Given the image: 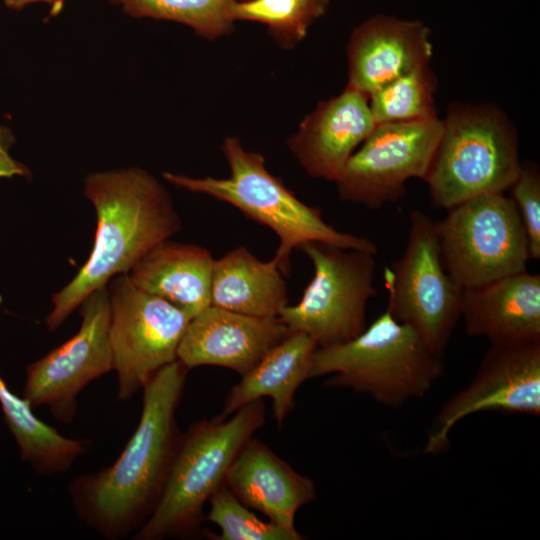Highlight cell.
Segmentation results:
<instances>
[{
  "label": "cell",
  "mask_w": 540,
  "mask_h": 540,
  "mask_svg": "<svg viewBox=\"0 0 540 540\" xmlns=\"http://www.w3.org/2000/svg\"><path fill=\"white\" fill-rule=\"evenodd\" d=\"M298 250L312 262L314 275L301 300L285 306L278 319L308 335L317 348L355 338L366 327L367 303L376 295L375 254L316 241Z\"/></svg>",
  "instance_id": "8"
},
{
  "label": "cell",
  "mask_w": 540,
  "mask_h": 540,
  "mask_svg": "<svg viewBox=\"0 0 540 540\" xmlns=\"http://www.w3.org/2000/svg\"><path fill=\"white\" fill-rule=\"evenodd\" d=\"M205 519L218 526L219 535L206 533L213 540H302L304 535L259 519L225 485L209 498Z\"/></svg>",
  "instance_id": "26"
},
{
  "label": "cell",
  "mask_w": 540,
  "mask_h": 540,
  "mask_svg": "<svg viewBox=\"0 0 540 540\" xmlns=\"http://www.w3.org/2000/svg\"><path fill=\"white\" fill-rule=\"evenodd\" d=\"M435 225L442 263L462 289L526 271L527 237L504 192L460 202Z\"/></svg>",
  "instance_id": "7"
},
{
  "label": "cell",
  "mask_w": 540,
  "mask_h": 540,
  "mask_svg": "<svg viewBox=\"0 0 540 540\" xmlns=\"http://www.w3.org/2000/svg\"><path fill=\"white\" fill-rule=\"evenodd\" d=\"M83 194L97 217L92 251L73 279L51 297L45 323L61 326L95 290L127 274L155 244L181 229V219L166 188L138 166L89 173Z\"/></svg>",
  "instance_id": "2"
},
{
  "label": "cell",
  "mask_w": 540,
  "mask_h": 540,
  "mask_svg": "<svg viewBox=\"0 0 540 540\" xmlns=\"http://www.w3.org/2000/svg\"><path fill=\"white\" fill-rule=\"evenodd\" d=\"M214 260L204 247L166 239L151 247L127 275L138 288L192 318L211 305Z\"/></svg>",
  "instance_id": "19"
},
{
  "label": "cell",
  "mask_w": 540,
  "mask_h": 540,
  "mask_svg": "<svg viewBox=\"0 0 540 540\" xmlns=\"http://www.w3.org/2000/svg\"><path fill=\"white\" fill-rule=\"evenodd\" d=\"M188 371L178 360L157 371L143 387L139 423L117 460L70 483L76 515L102 538L134 534L155 509L182 435L176 410Z\"/></svg>",
  "instance_id": "1"
},
{
  "label": "cell",
  "mask_w": 540,
  "mask_h": 540,
  "mask_svg": "<svg viewBox=\"0 0 540 540\" xmlns=\"http://www.w3.org/2000/svg\"><path fill=\"white\" fill-rule=\"evenodd\" d=\"M316 343L302 332H291L274 346L249 372L241 376L225 398L222 419L242 406L263 397L273 402V416L279 426L295 407L298 387L310 378Z\"/></svg>",
  "instance_id": "20"
},
{
  "label": "cell",
  "mask_w": 540,
  "mask_h": 540,
  "mask_svg": "<svg viewBox=\"0 0 540 540\" xmlns=\"http://www.w3.org/2000/svg\"><path fill=\"white\" fill-rule=\"evenodd\" d=\"M328 4L329 0H237L231 13L234 21L266 25L279 44L290 47L305 37Z\"/></svg>",
  "instance_id": "25"
},
{
  "label": "cell",
  "mask_w": 540,
  "mask_h": 540,
  "mask_svg": "<svg viewBox=\"0 0 540 540\" xmlns=\"http://www.w3.org/2000/svg\"><path fill=\"white\" fill-rule=\"evenodd\" d=\"M265 423L262 399L252 401L230 419H203L181 435L161 497L135 540L186 537L198 532L203 506L225 485L228 470L244 444Z\"/></svg>",
  "instance_id": "5"
},
{
  "label": "cell",
  "mask_w": 540,
  "mask_h": 540,
  "mask_svg": "<svg viewBox=\"0 0 540 540\" xmlns=\"http://www.w3.org/2000/svg\"><path fill=\"white\" fill-rule=\"evenodd\" d=\"M436 85L429 63L386 83L368 97L375 123L437 117L434 101Z\"/></svg>",
  "instance_id": "24"
},
{
  "label": "cell",
  "mask_w": 540,
  "mask_h": 540,
  "mask_svg": "<svg viewBox=\"0 0 540 540\" xmlns=\"http://www.w3.org/2000/svg\"><path fill=\"white\" fill-rule=\"evenodd\" d=\"M67 0H3L4 5L14 11H20L34 3H44L50 7L51 15L58 14Z\"/></svg>",
  "instance_id": "29"
},
{
  "label": "cell",
  "mask_w": 540,
  "mask_h": 540,
  "mask_svg": "<svg viewBox=\"0 0 540 540\" xmlns=\"http://www.w3.org/2000/svg\"><path fill=\"white\" fill-rule=\"evenodd\" d=\"M441 134L438 116L376 124L334 181L340 199L369 209L398 201L409 179H425Z\"/></svg>",
  "instance_id": "11"
},
{
  "label": "cell",
  "mask_w": 540,
  "mask_h": 540,
  "mask_svg": "<svg viewBox=\"0 0 540 540\" xmlns=\"http://www.w3.org/2000/svg\"><path fill=\"white\" fill-rule=\"evenodd\" d=\"M0 406L22 461L39 475L67 472L90 448L88 439H72L42 422L23 397L16 395L0 376Z\"/></svg>",
  "instance_id": "22"
},
{
  "label": "cell",
  "mask_w": 540,
  "mask_h": 540,
  "mask_svg": "<svg viewBox=\"0 0 540 540\" xmlns=\"http://www.w3.org/2000/svg\"><path fill=\"white\" fill-rule=\"evenodd\" d=\"M211 305L236 313L278 318L288 305L287 283L277 262L261 261L244 246L214 260Z\"/></svg>",
  "instance_id": "21"
},
{
  "label": "cell",
  "mask_w": 540,
  "mask_h": 540,
  "mask_svg": "<svg viewBox=\"0 0 540 540\" xmlns=\"http://www.w3.org/2000/svg\"><path fill=\"white\" fill-rule=\"evenodd\" d=\"M109 339L119 400L131 398L151 377L177 360V349L191 319L168 301L138 288L127 274L107 284Z\"/></svg>",
  "instance_id": "10"
},
{
  "label": "cell",
  "mask_w": 540,
  "mask_h": 540,
  "mask_svg": "<svg viewBox=\"0 0 540 540\" xmlns=\"http://www.w3.org/2000/svg\"><path fill=\"white\" fill-rule=\"evenodd\" d=\"M511 192L528 242L530 259L540 258V173L535 163H521L520 172L508 189Z\"/></svg>",
  "instance_id": "27"
},
{
  "label": "cell",
  "mask_w": 540,
  "mask_h": 540,
  "mask_svg": "<svg viewBox=\"0 0 540 540\" xmlns=\"http://www.w3.org/2000/svg\"><path fill=\"white\" fill-rule=\"evenodd\" d=\"M468 335L490 344L540 341V275L527 270L463 289Z\"/></svg>",
  "instance_id": "17"
},
{
  "label": "cell",
  "mask_w": 540,
  "mask_h": 540,
  "mask_svg": "<svg viewBox=\"0 0 540 540\" xmlns=\"http://www.w3.org/2000/svg\"><path fill=\"white\" fill-rule=\"evenodd\" d=\"M226 486L248 508L295 531V515L316 498L313 480L296 472L269 447L251 437L233 460Z\"/></svg>",
  "instance_id": "18"
},
{
  "label": "cell",
  "mask_w": 540,
  "mask_h": 540,
  "mask_svg": "<svg viewBox=\"0 0 540 540\" xmlns=\"http://www.w3.org/2000/svg\"><path fill=\"white\" fill-rule=\"evenodd\" d=\"M134 18L171 21L191 28L207 39L232 30V6L237 0H110Z\"/></svg>",
  "instance_id": "23"
},
{
  "label": "cell",
  "mask_w": 540,
  "mask_h": 540,
  "mask_svg": "<svg viewBox=\"0 0 540 540\" xmlns=\"http://www.w3.org/2000/svg\"><path fill=\"white\" fill-rule=\"evenodd\" d=\"M483 411L540 415V341L490 344L472 381L435 414L424 453L445 452L452 428Z\"/></svg>",
  "instance_id": "13"
},
{
  "label": "cell",
  "mask_w": 540,
  "mask_h": 540,
  "mask_svg": "<svg viewBox=\"0 0 540 540\" xmlns=\"http://www.w3.org/2000/svg\"><path fill=\"white\" fill-rule=\"evenodd\" d=\"M79 308L78 332L27 366L22 396L32 407L45 405L64 424L73 421L80 392L113 370L107 286L92 292Z\"/></svg>",
  "instance_id": "12"
},
{
  "label": "cell",
  "mask_w": 540,
  "mask_h": 540,
  "mask_svg": "<svg viewBox=\"0 0 540 540\" xmlns=\"http://www.w3.org/2000/svg\"><path fill=\"white\" fill-rule=\"evenodd\" d=\"M15 143L16 137L12 129L0 122V179L31 176L29 168L11 154Z\"/></svg>",
  "instance_id": "28"
},
{
  "label": "cell",
  "mask_w": 540,
  "mask_h": 540,
  "mask_svg": "<svg viewBox=\"0 0 540 540\" xmlns=\"http://www.w3.org/2000/svg\"><path fill=\"white\" fill-rule=\"evenodd\" d=\"M291 332L278 318H259L210 305L189 320L177 360L188 370L213 365L243 376Z\"/></svg>",
  "instance_id": "14"
},
{
  "label": "cell",
  "mask_w": 540,
  "mask_h": 540,
  "mask_svg": "<svg viewBox=\"0 0 540 540\" xmlns=\"http://www.w3.org/2000/svg\"><path fill=\"white\" fill-rule=\"evenodd\" d=\"M521 168L517 131L492 104L454 103L424 181L433 206L449 209L472 197L504 192Z\"/></svg>",
  "instance_id": "6"
},
{
  "label": "cell",
  "mask_w": 540,
  "mask_h": 540,
  "mask_svg": "<svg viewBox=\"0 0 540 540\" xmlns=\"http://www.w3.org/2000/svg\"><path fill=\"white\" fill-rule=\"evenodd\" d=\"M221 150L230 169L227 178H195L171 172H164L162 177L178 188L226 202L269 227L279 238L273 259L285 276L289 274L292 252L307 242L377 253L371 240L337 230L322 218L319 208L300 201L268 171L264 156L246 150L238 138H225Z\"/></svg>",
  "instance_id": "3"
},
{
  "label": "cell",
  "mask_w": 540,
  "mask_h": 540,
  "mask_svg": "<svg viewBox=\"0 0 540 540\" xmlns=\"http://www.w3.org/2000/svg\"><path fill=\"white\" fill-rule=\"evenodd\" d=\"M409 220L405 250L384 270L386 310L443 357L461 318L463 289L442 263L435 222L419 210Z\"/></svg>",
  "instance_id": "9"
},
{
  "label": "cell",
  "mask_w": 540,
  "mask_h": 540,
  "mask_svg": "<svg viewBox=\"0 0 540 540\" xmlns=\"http://www.w3.org/2000/svg\"><path fill=\"white\" fill-rule=\"evenodd\" d=\"M430 29L422 22L377 15L354 28L347 44L348 84L368 97L386 83L428 64Z\"/></svg>",
  "instance_id": "16"
},
{
  "label": "cell",
  "mask_w": 540,
  "mask_h": 540,
  "mask_svg": "<svg viewBox=\"0 0 540 540\" xmlns=\"http://www.w3.org/2000/svg\"><path fill=\"white\" fill-rule=\"evenodd\" d=\"M375 126L368 96L346 86L303 119L287 146L309 176L334 182Z\"/></svg>",
  "instance_id": "15"
},
{
  "label": "cell",
  "mask_w": 540,
  "mask_h": 540,
  "mask_svg": "<svg viewBox=\"0 0 540 540\" xmlns=\"http://www.w3.org/2000/svg\"><path fill=\"white\" fill-rule=\"evenodd\" d=\"M443 374L442 356L388 310L348 342L317 348L310 369V378L329 376L327 387L349 388L393 409L425 396Z\"/></svg>",
  "instance_id": "4"
}]
</instances>
